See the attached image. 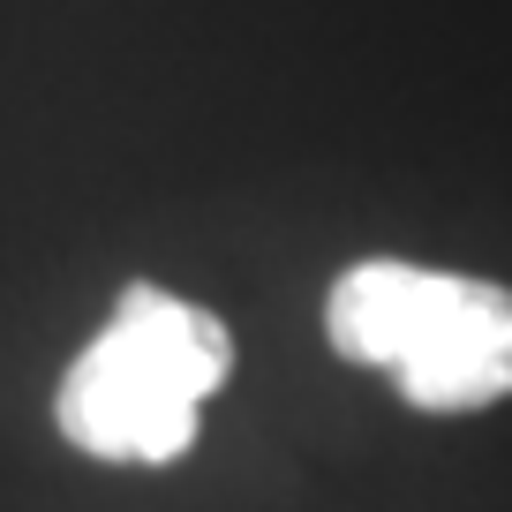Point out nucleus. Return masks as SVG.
<instances>
[{"mask_svg": "<svg viewBox=\"0 0 512 512\" xmlns=\"http://www.w3.org/2000/svg\"><path fill=\"white\" fill-rule=\"evenodd\" d=\"M234 369V339L204 302L166 287H128L106 332L68 362L53 422L91 460H144L174 467L196 445L204 400Z\"/></svg>", "mask_w": 512, "mask_h": 512, "instance_id": "obj_1", "label": "nucleus"}, {"mask_svg": "<svg viewBox=\"0 0 512 512\" xmlns=\"http://www.w3.org/2000/svg\"><path fill=\"white\" fill-rule=\"evenodd\" d=\"M324 332L347 362L392 369L422 415H475L512 392V287L497 279L369 256L332 279Z\"/></svg>", "mask_w": 512, "mask_h": 512, "instance_id": "obj_2", "label": "nucleus"}]
</instances>
